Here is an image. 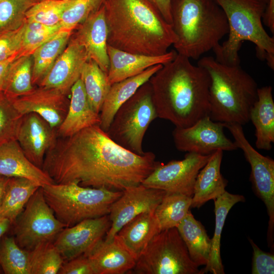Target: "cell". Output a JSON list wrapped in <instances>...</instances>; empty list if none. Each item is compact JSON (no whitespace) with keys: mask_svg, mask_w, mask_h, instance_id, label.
<instances>
[{"mask_svg":"<svg viewBox=\"0 0 274 274\" xmlns=\"http://www.w3.org/2000/svg\"><path fill=\"white\" fill-rule=\"evenodd\" d=\"M154 153L135 154L115 142L99 125L57 136L42 169L56 184L123 191L142 183L159 162Z\"/></svg>","mask_w":274,"mask_h":274,"instance_id":"cell-1","label":"cell"},{"mask_svg":"<svg viewBox=\"0 0 274 274\" xmlns=\"http://www.w3.org/2000/svg\"><path fill=\"white\" fill-rule=\"evenodd\" d=\"M149 82L158 118L186 127L209 116L210 76L188 57L177 53Z\"/></svg>","mask_w":274,"mask_h":274,"instance_id":"cell-2","label":"cell"},{"mask_svg":"<svg viewBox=\"0 0 274 274\" xmlns=\"http://www.w3.org/2000/svg\"><path fill=\"white\" fill-rule=\"evenodd\" d=\"M108 45L127 52L165 54L177 41L167 22L149 0H104Z\"/></svg>","mask_w":274,"mask_h":274,"instance_id":"cell-3","label":"cell"},{"mask_svg":"<svg viewBox=\"0 0 274 274\" xmlns=\"http://www.w3.org/2000/svg\"><path fill=\"white\" fill-rule=\"evenodd\" d=\"M197 65L210 78L209 116L223 124L245 125L250 121L251 110L257 99L258 85L240 65L220 63L213 56L200 58Z\"/></svg>","mask_w":274,"mask_h":274,"instance_id":"cell-4","label":"cell"},{"mask_svg":"<svg viewBox=\"0 0 274 274\" xmlns=\"http://www.w3.org/2000/svg\"><path fill=\"white\" fill-rule=\"evenodd\" d=\"M172 26L177 53L198 59L228 33L225 14L214 0H173Z\"/></svg>","mask_w":274,"mask_h":274,"instance_id":"cell-5","label":"cell"},{"mask_svg":"<svg viewBox=\"0 0 274 274\" xmlns=\"http://www.w3.org/2000/svg\"><path fill=\"white\" fill-rule=\"evenodd\" d=\"M221 8L228 24V38L213 51L218 62L240 64L238 51L243 41L256 46L257 54L274 68V39L264 29L262 17L266 3L262 0H214Z\"/></svg>","mask_w":274,"mask_h":274,"instance_id":"cell-6","label":"cell"},{"mask_svg":"<svg viewBox=\"0 0 274 274\" xmlns=\"http://www.w3.org/2000/svg\"><path fill=\"white\" fill-rule=\"evenodd\" d=\"M45 200L56 218L66 227L109 215L122 191L83 187L75 182L41 187Z\"/></svg>","mask_w":274,"mask_h":274,"instance_id":"cell-7","label":"cell"},{"mask_svg":"<svg viewBox=\"0 0 274 274\" xmlns=\"http://www.w3.org/2000/svg\"><path fill=\"white\" fill-rule=\"evenodd\" d=\"M157 118L151 87L148 81L119 108L106 132L121 147L143 155L144 135L151 123Z\"/></svg>","mask_w":274,"mask_h":274,"instance_id":"cell-8","label":"cell"},{"mask_svg":"<svg viewBox=\"0 0 274 274\" xmlns=\"http://www.w3.org/2000/svg\"><path fill=\"white\" fill-rule=\"evenodd\" d=\"M191 259L176 227L154 236L136 261L131 274H203Z\"/></svg>","mask_w":274,"mask_h":274,"instance_id":"cell-9","label":"cell"},{"mask_svg":"<svg viewBox=\"0 0 274 274\" xmlns=\"http://www.w3.org/2000/svg\"><path fill=\"white\" fill-rule=\"evenodd\" d=\"M65 227L47 203L40 187L31 196L10 228L18 245L29 251L42 243L54 242Z\"/></svg>","mask_w":274,"mask_h":274,"instance_id":"cell-10","label":"cell"},{"mask_svg":"<svg viewBox=\"0 0 274 274\" xmlns=\"http://www.w3.org/2000/svg\"><path fill=\"white\" fill-rule=\"evenodd\" d=\"M234 139L237 148L241 149L251 166L250 180L256 195L264 203L268 216L267 241L268 247H274V160L259 153L250 144L242 125L223 124Z\"/></svg>","mask_w":274,"mask_h":274,"instance_id":"cell-11","label":"cell"},{"mask_svg":"<svg viewBox=\"0 0 274 274\" xmlns=\"http://www.w3.org/2000/svg\"><path fill=\"white\" fill-rule=\"evenodd\" d=\"M211 155L187 152L182 160H172L166 164L159 162L141 184L166 193L192 197L196 177Z\"/></svg>","mask_w":274,"mask_h":274,"instance_id":"cell-12","label":"cell"},{"mask_svg":"<svg viewBox=\"0 0 274 274\" xmlns=\"http://www.w3.org/2000/svg\"><path fill=\"white\" fill-rule=\"evenodd\" d=\"M224 128L222 123L207 116L188 127H175L173 131L174 142L180 151L202 155H211L218 150H237L234 142L225 135Z\"/></svg>","mask_w":274,"mask_h":274,"instance_id":"cell-13","label":"cell"},{"mask_svg":"<svg viewBox=\"0 0 274 274\" xmlns=\"http://www.w3.org/2000/svg\"><path fill=\"white\" fill-rule=\"evenodd\" d=\"M110 208L109 216L111 227L104 240L110 242L118 231L138 215L155 211L166 192L147 187L142 184L126 188Z\"/></svg>","mask_w":274,"mask_h":274,"instance_id":"cell-14","label":"cell"},{"mask_svg":"<svg viewBox=\"0 0 274 274\" xmlns=\"http://www.w3.org/2000/svg\"><path fill=\"white\" fill-rule=\"evenodd\" d=\"M111 225L109 215L86 219L64 228L53 243L64 262L81 255L87 256L104 239Z\"/></svg>","mask_w":274,"mask_h":274,"instance_id":"cell-15","label":"cell"},{"mask_svg":"<svg viewBox=\"0 0 274 274\" xmlns=\"http://www.w3.org/2000/svg\"><path fill=\"white\" fill-rule=\"evenodd\" d=\"M67 95L55 89L39 86L12 100L21 115L36 113L57 130L67 112L70 100Z\"/></svg>","mask_w":274,"mask_h":274,"instance_id":"cell-16","label":"cell"},{"mask_svg":"<svg viewBox=\"0 0 274 274\" xmlns=\"http://www.w3.org/2000/svg\"><path fill=\"white\" fill-rule=\"evenodd\" d=\"M57 130L39 115H23L16 140L26 157L42 169L45 155L57 138Z\"/></svg>","mask_w":274,"mask_h":274,"instance_id":"cell-17","label":"cell"},{"mask_svg":"<svg viewBox=\"0 0 274 274\" xmlns=\"http://www.w3.org/2000/svg\"><path fill=\"white\" fill-rule=\"evenodd\" d=\"M88 59L84 48L71 36L67 46L38 86L55 89L67 95L80 79Z\"/></svg>","mask_w":274,"mask_h":274,"instance_id":"cell-18","label":"cell"},{"mask_svg":"<svg viewBox=\"0 0 274 274\" xmlns=\"http://www.w3.org/2000/svg\"><path fill=\"white\" fill-rule=\"evenodd\" d=\"M75 30L72 37L84 48L89 59L107 74L109 67L108 28L102 5Z\"/></svg>","mask_w":274,"mask_h":274,"instance_id":"cell-19","label":"cell"},{"mask_svg":"<svg viewBox=\"0 0 274 274\" xmlns=\"http://www.w3.org/2000/svg\"><path fill=\"white\" fill-rule=\"evenodd\" d=\"M107 51L109 61L107 76L111 85L135 76L152 66L166 64L173 60L177 54L176 50H171L158 56L136 54L109 45Z\"/></svg>","mask_w":274,"mask_h":274,"instance_id":"cell-20","label":"cell"},{"mask_svg":"<svg viewBox=\"0 0 274 274\" xmlns=\"http://www.w3.org/2000/svg\"><path fill=\"white\" fill-rule=\"evenodd\" d=\"M71 97L67 112L57 129V136H71L86 128L99 125V114L90 106L80 78L71 89Z\"/></svg>","mask_w":274,"mask_h":274,"instance_id":"cell-21","label":"cell"},{"mask_svg":"<svg viewBox=\"0 0 274 274\" xmlns=\"http://www.w3.org/2000/svg\"><path fill=\"white\" fill-rule=\"evenodd\" d=\"M0 175L27 179L41 187L55 183L42 169L29 161L17 140L11 141L0 146Z\"/></svg>","mask_w":274,"mask_h":274,"instance_id":"cell-22","label":"cell"},{"mask_svg":"<svg viewBox=\"0 0 274 274\" xmlns=\"http://www.w3.org/2000/svg\"><path fill=\"white\" fill-rule=\"evenodd\" d=\"M96 274L128 273L136 260L114 237L110 242H100L87 255Z\"/></svg>","mask_w":274,"mask_h":274,"instance_id":"cell-23","label":"cell"},{"mask_svg":"<svg viewBox=\"0 0 274 274\" xmlns=\"http://www.w3.org/2000/svg\"><path fill=\"white\" fill-rule=\"evenodd\" d=\"M162 66L157 64L142 73L111 85L99 113V127L107 132L119 108L129 99Z\"/></svg>","mask_w":274,"mask_h":274,"instance_id":"cell-24","label":"cell"},{"mask_svg":"<svg viewBox=\"0 0 274 274\" xmlns=\"http://www.w3.org/2000/svg\"><path fill=\"white\" fill-rule=\"evenodd\" d=\"M223 151L218 150L198 173L194 184L191 208L199 209L210 200H214L225 191L227 181L220 172Z\"/></svg>","mask_w":274,"mask_h":274,"instance_id":"cell-25","label":"cell"},{"mask_svg":"<svg viewBox=\"0 0 274 274\" xmlns=\"http://www.w3.org/2000/svg\"><path fill=\"white\" fill-rule=\"evenodd\" d=\"M161 231L154 211L143 213L124 225L115 237L136 261L155 235Z\"/></svg>","mask_w":274,"mask_h":274,"instance_id":"cell-26","label":"cell"},{"mask_svg":"<svg viewBox=\"0 0 274 274\" xmlns=\"http://www.w3.org/2000/svg\"><path fill=\"white\" fill-rule=\"evenodd\" d=\"M270 86L258 88L257 99L250 114L255 129L257 149L270 150L274 143V101Z\"/></svg>","mask_w":274,"mask_h":274,"instance_id":"cell-27","label":"cell"},{"mask_svg":"<svg viewBox=\"0 0 274 274\" xmlns=\"http://www.w3.org/2000/svg\"><path fill=\"white\" fill-rule=\"evenodd\" d=\"M244 196L234 194L225 191L221 196L214 199L215 227L213 236L211 238L210 258L203 269V273L210 272L212 274H224V266L220 254V241L222 229L227 215L236 203L243 202Z\"/></svg>","mask_w":274,"mask_h":274,"instance_id":"cell-28","label":"cell"},{"mask_svg":"<svg viewBox=\"0 0 274 274\" xmlns=\"http://www.w3.org/2000/svg\"><path fill=\"white\" fill-rule=\"evenodd\" d=\"M177 228L192 261L198 266H205L210 258L211 239L203 225L190 210Z\"/></svg>","mask_w":274,"mask_h":274,"instance_id":"cell-29","label":"cell"},{"mask_svg":"<svg viewBox=\"0 0 274 274\" xmlns=\"http://www.w3.org/2000/svg\"><path fill=\"white\" fill-rule=\"evenodd\" d=\"M40 187L27 179L9 178L0 208V219H7L12 224L31 196Z\"/></svg>","mask_w":274,"mask_h":274,"instance_id":"cell-30","label":"cell"},{"mask_svg":"<svg viewBox=\"0 0 274 274\" xmlns=\"http://www.w3.org/2000/svg\"><path fill=\"white\" fill-rule=\"evenodd\" d=\"M74 31L61 29L32 54V83L38 85L67 46Z\"/></svg>","mask_w":274,"mask_h":274,"instance_id":"cell-31","label":"cell"},{"mask_svg":"<svg viewBox=\"0 0 274 274\" xmlns=\"http://www.w3.org/2000/svg\"><path fill=\"white\" fill-rule=\"evenodd\" d=\"M80 78L90 106L99 114L111 87L107 74L89 59L83 67Z\"/></svg>","mask_w":274,"mask_h":274,"instance_id":"cell-32","label":"cell"},{"mask_svg":"<svg viewBox=\"0 0 274 274\" xmlns=\"http://www.w3.org/2000/svg\"><path fill=\"white\" fill-rule=\"evenodd\" d=\"M32 71L31 55L17 57L10 67L2 92L11 99L31 92L35 88Z\"/></svg>","mask_w":274,"mask_h":274,"instance_id":"cell-33","label":"cell"},{"mask_svg":"<svg viewBox=\"0 0 274 274\" xmlns=\"http://www.w3.org/2000/svg\"><path fill=\"white\" fill-rule=\"evenodd\" d=\"M191 201V196L166 192L154 211L161 231L177 228L187 216Z\"/></svg>","mask_w":274,"mask_h":274,"instance_id":"cell-34","label":"cell"},{"mask_svg":"<svg viewBox=\"0 0 274 274\" xmlns=\"http://www.w3.org/2000/svg\"><path fill=\"white\" fill-rule=\"evenodd\" d=\"M28 252L29 274H57L63 258L53 242H46Z\"/></svg>","mask_w":274,"mask_h":274,"instance_id":"cell-35","label":"cell"},{"mask_svg":"<svg viewBox=\"0 0 274 274\" xmlns=\"http://www.w3.org/2000/svg\"><path fill=\"white\" fill-rule=\"evenodd\" d=\"M0 265L4 274H29L28 252L12 235L5 234L0 239Z\"/></svg>","mask_w":274,"mask_h":274,"instance_id":"cell-36","label":"cell"},{"mask_svg":"<svg viewBox=\"0 0 274 274\" xmlns=\"http://www.w3.org/2000/svg\"><path fill=\"white\" fill-rule=\"evenodd\" d=\"M61 29L60 24L49 26L26 21L17 57L31 55L38 47L55 36Z\"/></svg>","mask_w":274,"mask_h":274,"instance_id":"cell-37","label":"cell"},{"mask_svg":"<svg viewBox=\"0 0 274 274\" xmlns=\"http://www.w3.org/2000/svg\"><path fill=\"white\" fill-rule=\"evenodd\" d=\"M69 2L70 0H42L35 3L27 11L25 20L49 26L60 24Z\"/></svg>","mask_w":274,"mask_h":274,"instance_id":"cell-38","label":"cell"},{"mask_svg":"<svg viewBox=\"0 0 274 274\" xmlns=\"http://www.w3.org/2000/svg\"><path fill=\"white\" fill-rule=\"evenodd\" d=\"M104 0H70L61 20V29L74 31L102 5Z\"/></svg>","mask_w":274,"mask_h":274,"instance_id":"cell-39","label":"cell"},{"mask_svg":"<svg viewBox=\"0 0 274 274\" xmlns=\"http://www.w3.org/2000/svg\"><path fill=\"white\" fill-rule=\"evenodd\" d=\"M33 4L32 0L0 2V33L20 27L26 21L27 11Z\"/></svg>","mask_w":274,"mask_h":274,"instance_id":"cell-40","label":"cell"},{"mask_svg":"<svg viewBox=\"0 0 274 274\" xmlns=\"http://www.w3.org/2000/svg\"><path fill=\"white\" fill-rule=\"evenodd\" d=\"M22 116L14 107L12 99L0 92V146L16 140Z\"/></svg>","mask_w":274,"mask_h":274,"instance_id":"cell-41","label":"cell"},{"mask_svg":"<svg viewBox=\"0 0 274 274\" xmlns=\"http://www.w3.org/2000/svg\"><path fill=\"white\" fill-rule=\"evenodd\" d=\"M25 22L16 29L0 33V61L19 53Z\"/></svg>","mask_w":274,"mask_h":274,"instance_id":"cell-42","label":"cell"},{"mask_svg":"<svg viewBox=\"0 0 274 274\" xmlns=\"http://www.w3.org/2000/svg\"><path fill=\"white\" fill-rule=\"evenodd\" d=\"M253 248L252 274H273V253L261 250L252 239L249 238Z\"/></svg>","mask_w":274,"mask_h":274,"instance_id":"cell-43","label":"cell"},{"mask_svg":"<svg viewBox=\"0 0 274 274\" xmlns=\"http://www.w3.org/2000/svg\"><path fill=\"white\" fill-rule=\"evenodd\" d=\"M58 274H96L87 256H79L63 263Z\"/></svg>","mask_w":274,"mask_h":274,"instance_id":"cell-44","label":"cell"},{"mask_svg":"<svg viewBox=\"0 0 274 274\" xmlns=\"http://www.w3.org/2000/svg\"><path fill=\"white\" fill-rule=\"evenodd\" d=\"M159 11L163 18L172 24V4L173 0H149Z\"/></svg>","mask_w":274,"mask_h":274,"instance_id":"cell-45","label":"cell"},{"mask_svg":"<svg viewBox=\"0 0 274 274\" xmlns=\"http://www.w3.org/2000/svg\"><path fill=\"white\" fill-rule=\"evenodd\" d=\"M263 21L274 32V0H267L262 17Z\"/></svg>","mask_w":274,"mask_h":274,"instance_id":"cell-46","label":"cell"},{"mask_svg":"<svg viewBox=\"0 0 274 274\" xmlns=\"http://www.w3.org/2000/svg\"><path fill=\"white\" fill-rule=\"evenodd\" d=\"M18 55L15 54L8 59L0 61V92L3 91L10 67Z\"/></svg>","mask_w":274,"mask_h":274,"instance_id":"cell-47","label":"cell"},{"mask_svg":"<svg viewBox=\"0 0 274 274\" xmlns=\"http://www.w3.org/2000/svg\"><path fill=\"white\" fill-rule=\"evenodd\" d=\"M11 225V222L8 219H0V239L9 231Z\"/></svg>","mask_w":274,"mask_h":274,"instance_id":"cell-48","label":"cell"},{"mask_svg":"<svg viewBox=\"0 0 274 274\" xmlns=\"http://www.w3.org/2000/svg\"><path fill=\"white\" fill-rule=\"evenodd\" d=\"M8 179V177L0 175V208L4 199L6 186Z\"/></svg>","mask_w":274,"mask_h":274,"instance_id":"cell-49","label":"cell"},{"mask_svg":"<svg viewBox=\"0 0 274 274\" xmlns=\"http://www.w3.org/2000/svg\"><path fill=\"white\" fill-rule=\"evenodd\" d=\"M2 273H4V270L1 266V265H0V274H2Z\"/></svg>","mask_w":274,"mask_h":274,"instance_id":"cell-50","label":"cell"},{"mask_svg":"<svg viewBox=\"0 0 274 274\" xmlns=\"http://www.w3.org/2000/svg\"><path fill=\"white\" fill-rule=\"evenodd\" d=\"M32 1L34 3H38L39 2L41 1L42 0H32Z\"/></svg>","mask_w":274,"mask_h":274,"instance_id":"cell-51","label":"cell"},{"mask_svg":"<svg viewBox=\"0 0 274 274\" xmlns=\"http://www.w3.org/2000/svg\"><path fill=\"white\" fill-rule=\"evenodd\" d=\"M262 1H264V2H266V3L267 1V0H262Z\"/></svg>","mask_w":274,"mask_h":274,"instance_id":"cell-52","label":"cell"},{"mask_svg":"<svg viewBox=\"0 0 274 274\" xmlns=\"http://www.w3.org/2000/svg\"><path fill=\"white\" fill-rule=\"evenodd\" d=\"M2 1H4V0H0V2Z\"/></svg>","mask_w":274,"mask_h":274,"instance_id":"cell-53","label":"cell"}]
</instances>
